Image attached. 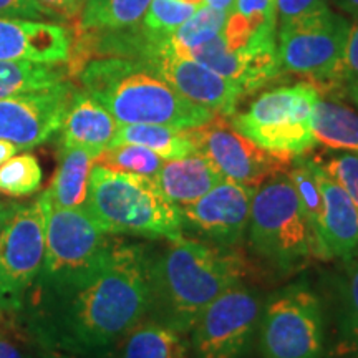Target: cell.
Wrapping results in <instances>:
<instances>
[{
    "label": "cell",
    "mask_w": 358,
    "mask_h": 358,
    "mask_svg": "<svg viewBox=\"0 0 358 358\" xmlns=\"http://www.w3.org/2000/svg\"><path fill=\"white\" fill-rule=\"evenodd\" d=\"M150 264L143 245L113 239L101 261L77 280L52 289L32 287L22 308L30 337L45 352L110 355L148 317Z\"/></svg>",
    "instance_id": "1"
},
{
    "label": "cell",
    "mask_w": 358,
    "mask_h": 358,
    "mask_svg": "<svg viewBox=\"0 0 358 358\" xmlns=\"http://www.w3.org/2000/svg\"><path fill=\"white\" fill-rule=\"evenodd\" d=\"M169 243L151 257L148 315L186 335L204 308L241 280L244 267L229 249L185 236Z\"/></svg>",
    "instance_id": "2"
},
{
    "label": "cell",
    "mask_w": 358,
    "mask_h": 358,
    "mask_svg": "<svg viewBox=\"0 0 358 358\" xmlns=\"http://www.w3.org/2000/svg\"><path fill=\"white\" fill-rule=\"evenodd\" d=\"M85 92L105 106L120 124L155 123L179 129L203 127L213 111L179 95L146 62L100 57L80 70Z\"/></svg>",
    "instance_id": "3"
},
{
    "label": "cell",
    "mask_w": 358,
    "mask_h": 358,
    "mask_svg": "<svg viewBox=\"0 0 358 358\" xmlns=\"http://www.w3.org/2000/svg\"><path fill=\"white\" fill-rule=\"evenodd\" d=\"M85 209L108 234L176 241L182 237L178 206L161 194L153 178L95 163Z\"/></svg>",
    "instance_id": "4"
},
{
    "label": "cell",
    "mask_w": 358,
    "mask_h": 358,
    "mask_svg": "<svg viewBox=\"0 0 358 358\" xmlns=\"http://www.w3.org/2000/svg\"><path fill=\"white\" fill-rule=\"evenodd\" d=\"M248 231L254 252L279 271H294L310 257H320L315 232L285 173L256 189Z\"/></svg>",
    "instance_id": "5"
},
{
    "label": "cell",
    "mask_w": 358,
    "mask_h": 358,
    "mask_svg": "<svg viewBox=\"0 0 358 358\" xmlns=\"http://www.w3.org/2000/svg\"><path fill=\"white\" fill-rule=\"evenodd\" d=\"M352 22L329 3L279 25L282 71L302 75L324 95L338 96V78Z\"/></svg>",
    "instance_id": "6"
},
{
    "label": "cell",
    "mask_w": 358,
    "mask_h": 358,
    "mask_svg": "<svg viewBox=\"0 0 358 358\" xmlns=\"http://www.w3.org/2000/svg\"><path fill=\"white\" fill-rule=\"evenodd\" d=\"M320 92L310 82L262 93L245 113L232 115L231 127L268 153L294 159L317 146L312 111Z\"/></svg>",
    "instance_id": "7"
},
{
    "label": "cell",
    "mask_w": 358,
    "mask_h": 358,
    "mask_svg": "<svg viewBox=\"0 0 358 358\" xmlns=\"http://www.w3.org/2000/svg\"><path fill=\"white\" fill-rule=\"evenodd\" d=\"M259 350L262 358H324L322 302L306 284L277 290L262 307Z\"/></svg>",
    "instance_id": "8"
},
{
    "label": "cell",
    "mask_w": 358,
    "mask_h": 358,
    "mask_svg": "<svg viewBox=\"0 0 358 358\" xmlns=\"http://www.w3.org/2000/svg\"><path fill=\"white\" fill-rule=\"evenodd\" d=\"M83 208L62 209L48 199L45 256L34 287L52 289L77 280L101 261L113 239Z\"/></svg>",
    "instance_id": "9"
},
{
    "label": "cell",
    "mask_w": 358,
    "mask_h": 358,
    "mask_svg": "<svg viewBox=\"0 0 358 358\" xmlns=\"http://www.w3.org/2000/svg\"><path fill=\"white\" fill-rule=\"evenodd\" d=\"M48 194L43 191L13 211L0 236V313L22 312L45 256Z\"/></svg>",
    "instance_id": "10"
},
{
    "label": "cell",
    "mask_w": 358,
    "mask_h": 358,
    "mask_svg": "<svg viewBox=\"0 0 358 358\" xmlns=\"http://www.w3.org/2000/svg\"><path fill=\"white\" fill-rule=\"evenodd\" d=\"M261 299L239 282L213 301L191 329L194 358H248L261 320Z\"/></svg>",
    "instance_id": "11"
},
{
    "label": "cell",
    "mask_w": 358,
    "mask_h": 358,
    "mask_svg": "<svg viewBox=\"0 0 358 358\" xmlns=\"http://www.w3.org/2000/svg\"><path fill=\"white\" fill-rule=\"evenodd\" d=\"M196 153L209 159L222 179L259 187L267 179L287 173L292 159L262 150L237 133L226 116H214L203 127L187 129Z\"/></svg>",
    "instance_id": "12"
},
{
    "label": "cell",
    "mask_w": 358,
    "mask_h": 358,
    "mask_svg": "<svg viewBox=\"0 0 358 358\" xmlns=\"http://www.w3.org/2000/svg\"><path fill=\"white\" fill-rule=\"evenodd\" d=\"M256 189L222 179L196 203L179 209L182 229L217 248H234L248 232L250 204Z\"/></svg>",
    "instance_id": "13"
},
{
    "label": "cell",
    "mask_w": 358,
    "mask_h": 358,
    "mask_svg": "<svg viewBox=\"0 0 358 358\" xmlns=\"http://www.w3.org/2000/svg\"><path fill=\"white\" fill-rule=\"evenodd\" d=\"M73 87L62 82L55 87L22 93L0 100V140L19 150L43 145L64 123Z\"/></svg>",
    "instance_id": "14"
},
{
    "label": "cell",
    "mask_w": 358,
    "mask_h": 358,
    "mask_svg": "<svg viewBox=\"0 0 358 358\" xmlns=\"http://www.w3.org/2000/svg\"><path fill=\"white\" fill-rule=\"evenodd\" d=\"M146 64L153 66L179 95L217 116L229 118L234 115L237 103L245 95L237 83L221 77L199 62L174 52L169 38Z\"/></svg>",
    "instance_id": "15"
},
{
    "label": "cell",
    "mask_w": 358,
    "mask_h": 358,
    "mask_svg": "<svg viewBox=\"0 0 358 358\" xmlns=\"http://www.w3.org/2000/svg\"><path fill=\"white\" fill-rule=\"evenodd\" d=\"M71 48L73 38L64 25L0 17V62L58 65L70 60Z\"/></svg>",
    "instance_id": "16"
},
{
    "label": "cell",
    "mask_w": 358,
    "mask_h": 358,
    "mask_svg": "<svg viewBox=\"0 0 358 358\" xmlns=\"http://www.w3.org/2000/svg\"><path fill=\"white\" fill-rule=\"evenodd\" d=\"M322 191L319 254L322 259L350 261L358 256V211L345 191L327 176L315 161Z\"/></svg>",
    "instance_id": "17"
},
{
    "label": "cell",
    "mask_w": 358,
    "mask_h": 358,
    "mask_svg": "<svg viewBox=\"0 0 358 358\" xmlns=\"http://www.w3.org/2000/svg\"><path fill=\"white\" fill-rule=\"evenodd\" d=\"M118 127L113 115L96 98L85 90H73L60 128V145L83 148L100 156L111 146Z\"/></svg>",
    "instance_id": "18"
},
{
    "label": "cell",
    "mask_w": 358,
    "mask_h": 358,
    "mask_svg": "<svg viewBox=\"0 0 358 358\" xmlns=\"http://www.w3.org/2000/svg\"><path fill=\"white\" fill-rule=\"evenodd\" d=\"M155 181L161 194L181 209L203 198L222 178L206 156L192 153L185 158L168 159Z\"/></svg>",
    "instance_id": "19"
},
{
    "label": "cell",
    "mask_w": 358,
    "mask_h": 358,
    "mask_svg": "<svg viewBox=\"0 0 358 358\" xmlns=\"http://www.w3.org/2000/svg\"><path fill=\"white\" fill-rule=\"evenodd\" d=\"M96 158V155L83 148L60 145L57 173L47 189L52 206L62 209L83 208L87 203L90 173Z\"/></svg>",
    "instance_id": "20"
},
{
    "label": "cell",
    "mask_w": 358,
    "mask_h": 358,
    "mask_svg": "<svg viewBox=\"0 0 358 358\" xmlns=\"http://www.w3.org/2000/svg\"><path fill=\"white\" fill-rule=\"evenodd\" d=\"M312 133L317 145L358 155V111L340 96H319L312 111Z\"/></svg>",
    "instance_id": "21"
},
{
    "label": "cell",
    "mask_w": 358,
    "mask_h": 358,
    "mask_svg": "<svg viewBox=\"0 0 358 358\" xmlns=\"http://www.w3.org/2000/svg\"><path fill=\"white\" fill-rule=\"evenodd\" d=\"M185 334L153 319H143L115 347V358H187Z\"/></svg>",
    "instance_id": "22"
},
{
    "label": "cell",
    "mask_w": 358,
    "mask_h": 358,
    "mask_svg": "<svg viewBox=\"0 0 358 358\" xmlns=\"http://www.w3.org/2000/svg\"><path fill=\"white\" fill-rule=\"evenodd\" d=\"M116 145L145 146L163 159L185 158V156L196 153L194 143L191 141L187 129L173 128L168 124H120L116 129L115 140L111 143V146Z\"/></svg>",
    "instance_id": "23"
},
{
    "label": "cell",
    "mask_w": 358,
    "mask_h": 358,
    "mask_svg": "<svg viewBox=\"0 0 358 358\" xmlns=\"http://www.w3.org/2000/svg\"><path fill=\"white\" fill-rule=\"evenodd\" d=\"M337 287V343L343 358H358V256L343 262V272L335 279Z\"/></svg>",
    "instance_id": "24"
},
{
    "label": "cell",
    "mask_w": 358,
    "mask_h": 358,
    "mask_svg": "<svg viewBox=\"0 0 358 358\" xmlns=\"http://www.w3.org/2000/svg\"><path fill=\"white\" fill-rule=\"evenodd\" d=\"M151 0H87L82 6L80 29L83 32H108L136 27Z\"/></svg>",
    "instance_id": "25"
},
{
    "label": "cell",
    "mask_w": 358,
    "mask_h": 358,
    "mask_svg": "<svg viewBox=\"0 0 358 358\" xmlns=\"http://www.w3.org/2000/svg\"><path fill=\"white\" fill-rule=\"evenodd\" d=\"M62 82H65V75L57 65L0 62V100L55 87Z\"/></svg>",
    "instance_id": "26"
},
{
    "label": "cell",
    "mask_w": 358,
    "mask_h": 358,
    "mask_svg": "<svg viewBox=\"0 0 358 358\" xmlns=\"http://www.w3.org/2000/svg\"><path fill=\"white\" fill-rule=\"evenodd\" d=\"M226 19L227 13L209 6H201L185 24L169 35V45L174 52L185 55L191 48L211 42L213 38L221 35Z\"/></svg>",
    "instance_id": "27"
},
{
    "label": "cell",
    "mask_w": 358,
    "mask_h": 358,
    "mask_svg": "<svg viewBox=\"0 0 358 358\" xmlns=\"http://www.w3.org/2000/svg\"><path fill=\"white\" fill-rule=\"evenodd\" d=\"M285 174H287L299 199H301L308 222H310L312 229L315 232L317 244H319L322 222V191L315 173V159L306 158V155L294 158Z\"/></svg>",
    "instance_id": "28"
},
{
    "label": "cell",
    "mask_w": 358,
    "mask_h": 358,
    "mask_svg": "<svg viewBox=\"0 0 358 358\" xmlns=\"http://www.w3.org/2000/svg\"><path fill=\"white\" fill-rule=\"evenodd\" d=\"M43 171L32 153L12 156L0 164V194L7 198H27L40 189Z\"/></svg>",
    "instance_id": "29"
},
{
    "label": "cell",
    "mask_w": 358,
    "mask_h": 358,
    "mask_svg": "<svg viewBox=\"0 0 358 358\" xmlns=\"http://www.w3.org/2000/svg\"><path fill=\"white\" fill-rule=\"evenodd\" d=\"M96 163L106 168L118 169V171L140 174V176L155 179L164 164V159L145 146L116 145L106 148L96 158Z\"/></svg>",
    "instance_id": "30"
},
{
    "label": "cell",
    "mask_w": 358,
    "mask_h": 358,
    "mask_svg": "<svg viewBox=\"0 0 358 358\" xmlns=\"http://www.w3.org/2000/svg\"><path fill=\"white\" fill-rule=\"evenodd\" d=\"M198 7L187 6L179 0H151L141 20V27L155 35H171Z\"/></svg>",
    "instance_id": "31"
},
{
    "label": "cell",
    "mask_w": 358,
    "mask_h": 358,
    "mask_svg": "<svg viewBox=\"0 0 358 358\" xmlns=\"http://www.w3.org/2000/svg\"><path fill=\"white\" fill-rule=\"evenodd\" d=\"M319 164L327 176L334 179L347 192L358 211V155L345 151V153L330 156L329 159Z\"/></svg>",
    "instance_id": "32"
},
{
    "label": "cell",
    "mask_w": 358,
    "mask_h": 358,
    "mask_svg": "<svg viewBox=\"0 0 358 358\" xmlns=\"http://www.w3.org/2000/svg\"><path fill=\"white\" fill-rule=\"evenodd\" d=\"M338 96H347L358 108V22H353L348 32L342 66H340Z\"/></svg>",
    "instance_id": "33"
},
{
    "label": "cell",
    "mask_w": 358,
    "mask_h": 358,
    "mask_svg": "<svg viewBox=\"0 0 358 358\" xmlns=\"http://www.w3.org/2000/svg\"><path fill=\"white\" fill-rule=\"evenodd\" d=\"M231 12L245 17L254 30H277L275 0H236Z\"/></svg>",
    "instance_id": "34"
},
{
    "label": "cell",
    "mask_w": 358,
    "mask_h": 358,
    "mask_svg": "<svg viewBox=\"0 0 358 358\" xmlns=\"http://www.w3.org/2000/svg\"><path fill=\"white\" fill-rule=\"evenodd\" d=\"M0 17L29 20H62L38 0H0Z\"/></svg>",
    "instance_id": "35"
},
{
    "label": "cell",
    "mask_w": 358,
    "mask_h": 358,
    "mask_svg": "<svg viewBox=\"0 0 358 358\" xmlns=\"http://www.w3.org/2000/svg\"><path fill=\"white\" fill-rule=\"evenodd\" d=\"M327 0H275V13L279 25L301 17L303 13L325 6Z\"/></svg>",
    "instance_id": "36"
},
{
    "label": "cell",
    "mask_w": 358,
    "mask_h": 358,
    "mask_svg": "<svg viewBox=\"0 0 358 358\" xmlns=\"http://www.w3.org/2000/svg\"><path fill=\"white\" fill-rule=\"evenodd\" d=\"M43 7L50 8L60 19L75 17L82 12V0H38Z\"/></svg>",
    "instance_id": "37"
},
{
    "label": "cell",
    "mask_w": 358,
    "mask_h": 358,
    "mask_svg": "<svg viewBox=\"0 0 358 358\" xmlns=\"http://www.w3.org/2000/svg\"><path fill=\"white\" fill-rule=\"evenodd\" d=\"M0 358H30V355L15 340L0 335Z\"/></svg>",
    "instance_id": "38"
},
{
    "label": "cell",
    "mask_w": 358,
    "mask_h": 358,
    "mask_svg": "<svg viewBox=\"0 0 358 358\" xmlns=\"http://www.w3.org/2000/svg\"><path fill=\"white\" fill-rule=\"evenodd\" d=\"M340 12L347 13L353 22H358V0H332Z\"/></svg>",
    "instance_id": "39"
},
{
    "label": "cell",
    "mask_w": 358,
    "mask_h": 358,
    "mask_svg": "<svg viewBox=\"0 0 358 358\" xmlns=\"http://www.w3.org/2000/svg\"><path fill=\"white\" fill-rule=\"evenodd\" d=\"M17 151H20V150L13 145V143L0 140V164H3L7 159H10L12 156H15Z\"/></svg>",
    "instance_id": "40"
},
{
    "label": "cell",
    "mask_w": 358,
    "mask_h": 358,
    "mask_svg": "<svg viewBox=\"0 0 358 358\" xmlns=\"http://www.w3.org/2000/svg\"><path fill=\"white\" fill-rule=\"evenodd\" d=\"M13 206H15V203H7V201L0 199V236H2L3 227H6L8 217L13 211Z\"/></svg>",
    "instance_id": "41"
},
{
    "label": "cell",
    "mask_w": 358,
    "mask_h": 358,
    "mask_svg": "<svg viewBox=\"0 0 358 358\" xmlns=\"http://www.w3.org/2000/svg\"><path fill=\"white\" fill-rule=\"evenodd\" d=\"M236 0H206V6L216 8L219 12L229 13L234 8Z\"/></svg>",
    "instance_id": "42"
},
{
    "label": "cell",
    "mask_w": 358,
    "mask_h": 358,
    "mask_svg": "<svg viewBox=\"0 0 358 358\" xmlns=\"http://www.w3.org/2000/svg\"><path fill=\"white\" fill-rule=\"evenodd\" d=\"M42 358H83V357H75V355H69V353H60V352H43Z\"/></svg>",
    "instance_id": "43"
},
{
    "label": "cell",
    "mask_w": 358,
    "mask_h": 358,
    "mask_svg": "<svg viewBox=\"0 0 358 358\" xmlns=\"http://www.w3.org/2000/svg\"><path fill=\"white\" fill-rule=\"evenodd\" d=\"M179 2L187 3V6H192V7H201V6H206V0H179Z\"/></svg>",
    "instance_id": "44"
}]
</instances>
